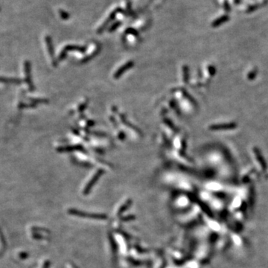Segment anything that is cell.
I'll return each instance as SVG.
<instances>
[{
	"instance_id": "obj_1",
	"label": "cell",
	"mask_w": 268,
	"mask_h": 268,
	"mask_svg": "<svg viewBox=\"0 0 268 268\" xmlns=\"http://www.w3.org/2000/svg\"><path fill=\"white\" fill-rule=\"evenodd\" d=\"M25 77H26V83H28V86H29V89L31 90H33L34 87H33L32 81H31V64L28 61H25Z\"/></svg>"
},
{
	"instance_id": "obj_2",
	"label": "cell",
	"mask_w": 268,
	"mask_h": 268,
	"mask_svg": "<svg viewBox=\"0 0 268 268\" xmlns=\"http://www.w3.org/2000/svg\"><path fill=\"white\" fill-rule=\"evenodd\" d=\"M0 83H9V84H20L22 80L19 78H5L0 76Z\"/></svg>"
}]
</instances>
